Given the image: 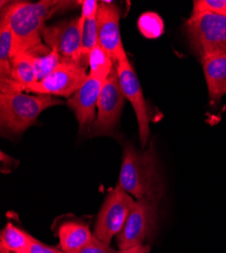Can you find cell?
Returning a JSON list of instances; mask_svg holds the SVG:
<instances>
[{"instance_id": "cell-1", "label": "cell", "mask_w": 226, "mask_h": 253, "mask_svg": "<svg viewBox=\"0 0 226 253\" xmlns=\"http://www.w3.org/2000/svg\"><path fill=\"white\" fill-rule=\"evenodd\" d=\"M82 1L42 0L36 3L15 1L1 8V19L8 24L13 36V56L42 44V32L47 19L58 12L77 7Z\"/></svg>"}, {"instance_id": "cell-2", "label": "cell", "mask_w": 226, "mask_h": 253, "mask_svg": "<svg viewBox=\"0 0 226 253\" xmlns=\"http://www.w3.org/2000/svg\"><path fill=\"white\" fill-rule=\"evenodd\" d=\"M118 184L136 200L145 197L161 199L163 183L153 143L142 152L131 145L125 147Z\"/></svg>"}, {"instance_id": "cell-3", "label": "cell", "mask_w": 226, "mask_h": 253, "mask_svg": "<svg viewBox=\"0 0 226 253\" xmlns=\"http://www.w3.org/2000/svg\"><path fill=\"white\" fill-rule=\"evenodd\" d=\"M52 95H30L23 92L0 91V123L11 134H20L37 123L46 109L62 104Z\"/></svg>"}, {"instance_id": "cell-4", "label": "cell", "mask_w": 226, "mask_h": 253, "mask_svg": "<svg viewBox=\"0 0 226 253\" xmlns=\"http://www.w3.org/2000/svg\"><path fill=\"white\" fill-rule=\"evenodd\" d=\"M190 44L201 60L226 53V16L214 13H192L184 25Z\"/></svg>"}, {"instance_id": "cell-5", "label": "cell", "mask_w": 226, "mask_h": 253, "mask_svg": "<svg viewBox=\"0 0 226 253\" xmlns=\"http://www.w3.org/2000/svg\"><path fill=\"white\" fill-rule=\"evenodd\" d=\"M158 202L150 197L136 201L124 227L117 235L120 250L144 245L152 237L157 224Z\"/></svg>"}, {"instance_id": "cell-6", "label": "cell", "mask_w": 226, "mask_h": 253, "mask_svg": "<svg viewBox=\"0 0 226 253\" xmlns=\"http://www.w3.org/2000/svg\"><path fill=\"white\" fill-rule=\"evenodd\" d=\"M133 198L119 184L109 193L102 204L94 227L93 235L106 244H110L124 227L135 205Z\"/></svg>"}, {"instance_id": "cell-7", "label": "cell", "mask_w": 226, "mask_h": 253, "mask_svg": "<svg viewBox=\"0 0 226 253\" xmlns=\"http://www.w3.org/2000/svg\"><path fill=\"white\" fill-rule=\"evenodd\" d=\"M87 66L82 62L61 58L59 65L51 74L27 87L25 92L69 97L79 89L89 77Z\"/></svg>"}, {"instance_id": "cell-8", "label": "cell", "mask_w": 226, "mask_h": 253, "mask_svg": "<svg viewBox=\"0 0 226 253\" xmlns=\"http://www.w3.org/2000/svg\"><path fill=\"white\" fill-rule=\"evenodd\" d=\"M125 94L123 92L116 65L106 79L97 101V115L92 125L94 136L108 135L118 125L124 108Z\"/></svg>"}, {"instance_id": "cell-9", "label": "cell", "mask_w": 226, "mask_h": 253, "mask_svg": "<svg viewBox=\"0 0 226 253\" xmlns=\"http://www.w3.org/2000/svg\"><path fill=\"white\" fill-rule=\"evenodd\" d=\"M82 28L84 23L79 16L66 22L46 26L42 32V38L47 46L58 53L62 59L87 64L81 55Z\"/></svg>"}, {"instance_id": "cell-10", "label": "cell", "mask_w": 226, "mask_h": 253, "mask_svg": "<svg viewBox=\"0 0 226 253\" xmlns=\"http://www.w3.org/2000/svg\"><path fill=\"white\" fill-rule=\"evenodd\" d=\"M118 78L121 88L126 98L133 105V109L138 122V130L141 146L144 148L150 136L149 122L150 117L148 113L147 103L143 95L137 74L135 73L129 59L121 61L116 64Z\"/></svg>"}, {"instance_id": "cell-11", "label": "cell", "mask_w": 226, "mask_h": 253, "mask_svg": "<svg viewBox=\"0 0 226 253\" xmlns=\"http://www.w3.org/2000/svg\"><path fill=\"white\" fill-rule=\"evenodd\" d=\"M110 73L107 72L89 73V77L84 84L68 99L67 104L75 114L80 132L86 128H90V125L94 123L98 97Z\"/></svg>"}, {"instance_id": "cell-12", "label": "cell", "mask_w": 226, "mask_h": 253, "mask_svg": "<svg viewBox=\"0 0 226 253\" xmlns=\"http://www.w3.org/2000/svg\"><path fill=\"white\" fill-rule=\"evenodd\" d=\"M120 9L111 1H101L97 12L98 44L115 64L128 59L120 32Z\"/></svg>"}, {"instance_id": "cell-13", "label": "cell", "mask_w": 226, "mask_h": 253, "mask_svg": "<svg viewBox=\"0 0 226 253\" xmlns=\"http://www.w3.org/2000/svg\"><path fill=\"white\" fill-rule=\"evenodd\" d=\"M202 65L207 82L210 101L217 105L225 94L226 85V53L213 54L203 58Z\"/></svg>"}, {"instance_id": "cell-14", "label": "cell", "mask_w": 226, "mask_h": 253, "mask_svg": "<svg viewBox=\"0 0 226 253\" xmlns=\"http://www.w3.org/2000/svg\"><path fill=\"white\" fill-rule=\"evenodd\" d=\"M58 236L61 250L64 253H75L89 244L94 235L88 225L69 221L59 227Z\"/></svg>"}, {"instance_id": "cell-15", "label": "cell", "mask_w": 226, "mask_h": 253, "mask_svg": "<svg viewBox=\"0 0 226 253\" xmlns=\"http://www.w3.org/2000/svg\"><path fill=\"white\" fill-rule=\"evenodd\" d=\"M25 53H27L33 62L38 81L51 74L61 61L59 54L43 43L29 49Z\"/></svg>"}, {"instance_id": "cell-16", "label": "cell", "mask_w": 226, "mask_h": 253, "mask_svg": "<svg viewBox=\"0 0 226 253\" xmlns=\"http://www.w3.org/2000/svg\"><path fill=\"white\" fill-rule=\"evenodd\" d=\"M34 239L26 231L8 223L0 234V247L12 253H29Z\"/></svg>"}, {"instance_id": "cell-17", "label": "cell", "mask_w": 226, "mask_h": 253, "mask_svg": "<svg viewBox=\"0 0 226 253\" xmlns=\"http://www.w3.org/2000/svg\"><path fill=\"white\" fill-rule=\"evenodd\" d=\"M11 80L18 84L23 92L38 81L34 64L27 53L14 55L11 60Z\"/></svg>"}, {"instance_id": "cell-18", "label": "cell", "mask_w": 226, "mask_h": 253, "mask_svg": "<svg viewBox=\"0 0 226 253\" xmlns=\"http://www.w3.org/2000/svg\"><path fill=\"white\" fill-rule=\"evenodd\" d=\"M13 36L4 19L0 22V80H11Z\"/></svg>"}, {"instance_id": "cell-19", "label": "cell", "mask_w": 226, "mask_h": 253, "mask_svg": "<svg viewBox=\"0 0 226 253\" xmlns=\"http://www.w3.org/2000/svg\"><path fill=\"white\" fill-rule=\"evenodd\" d=\"M98 44V27L97 16L87 19L82 28L81 38V55L82 59L89 65V56L91 50Z\"/></svg>"}, {"instance_id": "cell-20", "label": "cell", "mask_w": 226, "mask_h": 253, "mask_svg": "<svg viewBox=\"0 0 226 253\" xmlns=\"http://www.w3.org/2000/svg\"><path fill=\"white\" fill-rule=\"evenodd\" d=\"M141 34L147 39H157L164 32V24L161 16L155 12L143 13L138 20Z\"/></svg>"}, {"instance_id": "cell-21", "label": "cell", "mask_w": 226, "mask_h": 253, "mask_svg": "<svg viewBox=\"0 0 226 253\" xmlns=\"http://www.w3.org/2000/svg\"><path fill=\"white\" fill-rule=\"evenodd\" d=\"M115 63L109 54L97 44L90 52L89 56V67L90 73L96 72H107L111 73L115 67Z\"/></svg>"}, {"instance_id": "cell-22", "label": "cell", "mask_w": 226, "mask_h": 253, "mask_svg": "<svg viewBox=\"0 0 226 253\" xmlns=\"http://www.w3.org/2000/svg\"><path fill=\"white\" fill-rule=\"evenodd\" d=\"M192 13H214L226 16V0H194Z\"/></svg>"}, {"instance_id": "cell-23", "label": "cell", "mask_w": 226, "mask_h": 253, "mask_svg": "<svg viewBox=\"0 0 226 253\" xmlns=\"http://www.w3.org/2000/svg\"><path fill=\"white\" fill-rule=\"evenodd\" d=\"M75 253H119V251L112 248L110 244H106L93 236L89 244Z\"/></svg>"}, {"instance_id": "cell-24", "label": "cell", "mask_w": 226, "mask_h": 253, "mask_svg": "<svg viewBox=\"0 0 226 253\" xmlns=\"http://www.w3.org/2000/svg\"><path fill=\"white\" fill-rule=\"evenodd\" d=\"M82 9H81V22L85 23V20L90 19L93 17L97 16L98 8H99V3L98 1H95V0H84L81 2Z\"/></svg>"}, {"instance_id": "cell-25", "label": "cell", "mask_w": 226, "mask_h": 253, "mask_svg": "<svg viewBox=\"0 0 226 253\" xmlns=\"http://www.w3.org/2000/svg\"><path fill=\"white\" fill-rule=\"evenodd\" d=\"M29 253H64V252L62 250H59L56 247H52L50 245L44 244L43 242H41L35 238Z\"/></svg>"}, {"instance_id": "cell-26", "label": "cell", "mask_w": 226, "mask_h": 253, "mask_svg": "<svg viewBox=\"0 0 226 253\" xmlns=\"http://www.w3.org/2000/svg\"><path fill=\"white\" fill-rule=\"evenodd\" d=\"M150 251H151V247L147 244H144V245L134 246L128 249L119 250V253H150Z\"/></svg>"}, {"instance_id": "cell-27", "label": "cell", "mask_w": 226, "mask_h": 253, "mask_svg": "<svg viewBox=\"0 0 226 253\" xmlns=\"http://www.w3.org/2000/svg\"><path fill=\"white\" fill-rule=\"evenodd\" d=\"M0 253H12V252H10V251L2 248V247H0Z\"/></svg>"}, {"instance_id": "cell-28", "label": "cell", "mask_w": 226, "mask_h": 253, "mask_svg": "<svg viewBox=\"0 0 226 253\" xmlns=\"http://www.w3.org/2000/svg\"><path fill=\"white\" fill-rule=\"evenodd\" d=\"M224 93L226 94V85H225V89H224Z\"/></svg>"}]
</instances>
